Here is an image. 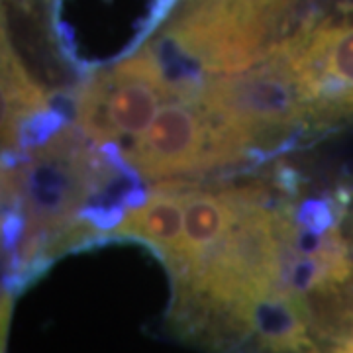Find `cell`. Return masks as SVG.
I'll return each instance as SVG.
<instances>
[{"label":"cell","instance_id":"6da1fadb","mask_svg":"<svg viewBox=\"0 0 353 353\" xmlns=\"http://www.w3.org/2000/svg\"><path fill=\"white\" fill-rule=\"evenodd\" d=\"M102 161L73 128L53 132L46 143L28 153L18 169L4 171V202L18 208L20 224L8 226L16 243L14 273L24 277L57 243L83 240L81 212L102 181Z\"/></svg>","mask_w":353,"mask_h":353},{"label":"cell","instance_id":"7a4b0ae2","mask_svg":"<svg viewBox=\"0 0 353 353\" xmlns=\"http://www.w3.org/2000/svg\"><path fill=\"white\" fill-rule=\"evenodd\" d=\"M194 99L250 153L277 145L299 128H310L301 88L273 51L241 75L204 81Z\"/></svg>","mask_w":353,"mask_h":353},{"label":"cell","instance_id":"3957f363","mask_svg":"<svg viewBox=\"0 0 353 353\" xmlns=\"http://www.w3.org/2000/svg\"><path fill=\"white\" fill-rule=\"evenodd\" d=\"M289 67L316 130L353 118V4L303 26L273 46Z\"/></svg>","mask_w":353,"mask_h":353},{"label":"cell","instance_id":"277c9868","mask_svg":"<svg viewBox=\"0 0 353 353\" xmlns=\"http://www.w3.org/2000/svg\"><path fill=\"white\" fill-rule=\"evenodd\" d=\"M175 99L152 48L101 69L79 88L73 112L83 136L94 143H128Z\"/></svg>","mask_w":353,"mask_h":353},{"label":"cell","instance_id":"5b68a950","mask_svg":"<svg viewBox=\"0 0 353 353\" xmlns=\"http://www.w3.org/2000/svg\"><path fill=\"white\" fill-rule=\"evenodd\" d=\"M124 161L143 179L163 181L240 163L245 153L192 99H171L153 122L128 141Z\"/></svg>","mask_w":353,"mask_h":353},{"label":"cell","instance_id":"8992f818","mask_svg":"<svg viewBox=\"0 0 353 353\" xmlns=\"http://www.w3.org/2000/svg\"><path fill=\"white\" fill-rule=\"evenodd\" d=\"M250 185L201 189L189 185L185 196L183 238L175 259L167 265L173 283L181 281L201 261L236 220Z\"/></svg>","mask_w":353,"mask_h":353},{"label":"cell","instance_id":"52a82bcc","mask_svg":"<svg viewBox=\"0 0 353 353\" xmlns=\"http://www.w3.org/2000/svg\"><path fill=\"white\" fill-rule=\"evenodd\" d=\"M187 190L189 183L159 181L143 201L122 214L108 236L143 241L169 265L175 259L183 238Z\"/></svg>","mask_w":353,"mask_h":353},{"label":"cell","instance_id":"ba28073f","mask_svg":"<svg viewBox=\"0 0 353 353\" xmlns=\"http://www.w3.org/2000/svg\"><path fill=\"white\" fill-rule=\"evenodd\" d=\"M352 279V277H350ZM343 287V285H341ZM341 287L338 290H334L330 296L322 299V301H316V303L308 304L306 306V314H308V326H310V336L316 341L324 340H334L336 336H332V330H330V316H332V308L336 303V296L340 294Z\"/></svg>","mask_w":353,"mask_h":353}]
</instances>
